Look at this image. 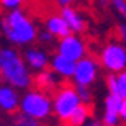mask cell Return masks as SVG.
<instances>
[{
	"label": "cell",
	"mask_w": 126,
	"mask_h": 126,
	"mask_svg": "<svg viewBox=\"0 0 126 126\" xmlns=\"http://www.w3.org/2000/svg\"><path fill=\"white\" fill-rule=\"evenodd\" d=\"M51 65H52V70H54L56 74L62 75V77H70V75H74L75 69H77V62L70 61V59L61 56V54H56V56L52 57Z\"/></svg>",
	"instance_id": "cell-10"
},
{
	"label": "cell",
	"mask_w": 126,
	"mask_h": 126,
	"mask_svg": "<svg viewBox=\"0 0 126 126\" xmlns=\"http://www.w3.org/2000/svg\"><path fill=\"white\" fill-rule=\"evenodd\" d=\"M89 115H90L89 108L85 107V105H80V107L75 110V113L70 116V120L67 121V125L69 126H82L85 123V120H87Z\"/></svg>",
	"instance_id": "cell-14"
},
{
	"label": "cell",
	"mask_w": 126,
	"mask_h": 126,
	"mask_svg": "<svg viewBox=\"0 0 126 126\" xmlns=\"http://www.w3.org/2000/svg\"><path fill=\"white\" fill-rule=\"evenodd\" d=\"M21 111L23 115L33 118V120H43L51 111V102L43 92H30L23 98L21 103Z\"/></svg>",
	"instance_id": "cell-5"
},
{
	"label": "cell",
	"mask_w": 126,
	"mask_h": 126,
	"mask_svg": "<svg viewBox=\"0 0 126 126\" xmlns=\"http://www.w3.org/2000/svg\"><path fill=\"white\" fill-rule=\"evenodd\" d=\"M16 126H39V125L36 123V120H33V118L23 115V116L16 118Z\"/></svg>",
	"instance_id": "cell-20"
},
{
	"label": "cell",
	"mask_w": 126,
	"mask_h": 126,
	"mask_svg": "<svg viewBox=\"0 0 126 126\" xmlns=\"http://www.w3.org/2000/svg\"><path fill=\"white\" fill-rule=\"evenodd\" d=\"M98 72V62L95 61L94 57L85 56L84 59H80L77 62V69L74 74V80L77 85H87L89 87L92 82L95 80Z\"/></svg>",
	"instance_id": "cell-7"
},
{
	"label": "cell",
	"mask_w": 126,
	"mask_h": 126,
	"mask_svg": "<svg viewBox=\"0 0 126 126\" xmlns=\"http://www.w3.org/2000/svg\"><path fill=\"white\" fill-rule=\"evenodd\" d=\"M100 3L103 5V7H107V5H110V0H98Z\"/></svg>",
	"instance_id": "cell-26"
},
{
	"label": "cell",
	"mask_w": 126,
	"mask_h": 126,
	"mask_svg": "<svg viewBox=\"0 0 126 126\" xmlns=\"http://www.w3.org/2000/svg\"><path fill=\"white\" fill-rule=\"evenodd\" d=\"M118 118H120V115H118V113L105 111V116H103V123H105V126H116V125H118Z\"/></svg>",
	"instance_id": "cell-19"
},
{
	"label": "cell",
	"mask_w": 126,
	"mask_h": 126,
	"mask_svg": "<svg viewBox=\"0 0 126 126\" xmlns=\"http://www.w3.org/2000/svg\"><path fill=\"white\" fill-rule=\"evenodd\" d=\"M0 2H2V7L7 8L8 12H12V10H18L20 7L25 3V0H0Z\"/></svg>",
	"instance_id": "cell-18"
},
{
	"label": "cell",
	"mask_w": 126,
	"mask_h": 126,
	"mask_svg": "<svg viewBox=\"0 0 126 126\" xmlns=\"http://www.w3.org/2000/svg\"><path fill=\"white\" fill-rule=\"evenodd\" d=\"M77 92H79V97L82 102H89L90 100V94H89L87 85H77Z\"/></svg>",
	"instance_id": "cell-21"
},
{
	"label": "cell",
	"mask_w": 126,
	"mask_h": 126,
	"mask_svg": "<svg viewBox=\"0 0 126 126\" xmlns=\"http://www.w3.org/2000/svg\"><path fill=\"white\" fill-rule=\"evenodd\" d=\"M61 16L67 21L72 33H84L85 31V18L72 7L61 8Z\"/></svg>",
	"instance_id": "cell-9"
},
{
	"label": "cell",
	"mask_w": 126,
	"mask_h": 126,
	"mask_svg": "<svg viewBox=\"0 0 126 126\" xmlns=\"http://www.w3.org/2000/svg\"><path fill=\"white\" fill-rule=\"evenodd\" d=\"M25 59H26V62H28L34 70H44V69H46V65H47L46 52L41 51V49H36V47L28 49L26 54H25Z\"/></svg>",
	"instance_id": "cell-11"
},
{
	"label": "cell",
	"mask_w": 126,
	"mask_h": 126,
	"mask_svg": "<svg viewBox=\"0 0 126 126\" xmlns=\"http://www.w3.org/2000/svg\"><path fill=\"white\" fill-rule=\"evenodd\" d=\"M118 36H120V41L126 46V23L118 25Z\"/></svg>",
	"instance_id": "cell-22"
},
{
	"label": "cell",
	"mask_w": 126,
	"mask_h": 126,
	"mask_svg": "<svg viewBox=\"0 0 126 126\" xmlns=\"http://www.w3.org/2000/svg\"><path fill=\"white\" fill-rule=\"evenodd\" d=\"M110 5L126 20V0H110Z\"/></svg>",
	"instance_id": "cell-17"
},
{
	"label": "cell",
	"mask_w": 126,
	"mask_h": 126,
	"mask_svg": "<svg viewBox=\"0 0 126 126\" xmlns=\"http://www.w3.org/2000/svg\"><path fill=\"white\" fill-rule=\"evenodd\" d=\"M2 31L5 38L13 44L25 46L31 44L38 38L36 26L33 25L30 16L25 13L23 10H12L3 16L2 20Z\"/></svg>",
	"instance_id": "cell-1"
},
{
	"label": "cell",
	"mask_w": 126,
	"mask_h": 126,
	"mask_svg": "<svg viewBox=\"0 0 126 126\" xmlns=\"http://www.w3.org/2000/svg\"><path fill=\"white\" fill-rule=\"evenodd\" d=\"M46 30L51 33L54 38H59V39L72 34L69 25H67V21L61 16V13L59 15H49V16H47L46 18Z\"/></svg>",
	"instance_id": "cell-8"
},
{
	"label": "cell",
	"mask_w": 126,
	"mask_h": 126,
	"mask_svg": "<svg viewBox=\"0 0 126 126\" xmlns=\"http://www.w3.org/2000/svg\"><path fill=\"white\" fill-rule=\"evenodd\" d=\"M36 85L39 92H49L57 85L56 82V72H51V70H43L36 75Z\"/></svg>",
	"instance_id": "cell-13"
},
{
	"label": "cell",
	"mask_w": 126,
	"mask_h": 126,
	"mask_svg": "<svg viewBox=\"0 0 126 126\" xmlns=\"http://www.w3.org/2000/svg\"><path fill=\"white\" fill-rule=\"evenodd\" d=\"M52 38H54V36H52V34L47 31V30H46V31L38 33V39H39V41H43V43H51Z\"/></svg>",
	"instance_id": "cell-23"
},
{
	"label": "cell",
	"mask_w": 126,
	"mask_h": 126,
	"mask_svg": "<svg viewBox=\"0 0 126 126\" xmlns=\"http://www.w3.org/2000/svg\"><path fill=\"white\" fill-rule=\"evenodd\" d=\"M85 51H87L85 49V43L74 33L59 39V44H57V54H61V56L67 57L70 61H75V62L84 59Z\"/></svg>",
	"instance_id": "cell-6"
},
{
	"label": "cell",
	"mask_w": 126,
	"mask_h": 126,
	"mask_svg": "<svg viewBox=\"0 0 126 126\" xmlns=\"http://www.w3.org/2000/svg\"><path fill=\"white\" fill-rule=\"evenodd\" d=\"M0 107L5 111H15L18 107V95L15 94L10 87H2L0 89Z\"/></svg>",
	"instance_id": "cell-12"
},
{
	"label": "cell",
	"mask_w": 126,
	"mask_h": 126,
	"mask_svg": "<svg viewBox=\"0 0 126 126\" xmlns=\"http://www.w3.org/2000/svg\"><path fill=\"white\" fill-rule=\"evenodd\" d=\"M116 95L126 98V70L116 75Z\"/></svg>",
	"instance_id": "cell-16"
},
{
	"label": "cell",
	"mask_w": 126,
	"mask_h": 126,
	"mask_svg": "<svg viewBox=\"0 0 126 126\" xmlns=\"http://www.w3.org/2000/svg\"><path fill=\"white\" fill-rule=\"evenodd\" d=\"M0 70L2 79L7 80L10 85L28 87L31 84V75L25 65V61L15 49L3 47L0 51Z\"/></svg>",
	"instance_id": "cell-2"
},
{
	"label": "cell",
	"mask_w": 126,
	"mask_h": 126,
	"mask_svg": "<svg viewBox=\"0 0 126 126\" xmlns=\"http://www.w3.org/2000/svg\"><path fill=\"white\" fill-rule=\"evenodd\" d=\"M90 126H100V125H90Z\"/></svg>",
	"instance_id": "cell-27"
},
{
	"label": "cell",
	"mask_w": 126,
	"mask_h": 126,
	"mask_svg": "<svg viewBox=\"0 0 126 126\" xmlns=\"http://www.w3.org/2000/svg\"><path fill=\"white\" fill-rule=\"evenodd\" d=\"M57 2V5L61 7V8H67V7H70V5L74 3L75 0H56Z\"/></svg>",
	"instance_id": "cell-24"
},
{
	"label": "cell",
	"mask_w": 126,
	"mask_h": 126,
	"mask_svg": "<svg viewBox=\"0 0 126 126\" xmlns=\"http://www.w3.org/2000/svg\"><path fill=\"white\" fill-rule=\"evenodd\" d=\"M100 64L111 72L126 70V46L120 41H111L100 51Z\"/></svg>",
	"instance_id": "cell-4"
},
{
	"label": "cell",
	"mask_w": 126,
	"mask_h": 126,
	"mask_svg": "<svg viewBox=\"0 0 126 126\" xmlns=\"http://www.w3.org/2000/svg\"><path fill=\"white\" fill-rule=\"evenodd\" d=\"M120 116L123 118V121L126 123V98L123 100V105H121V110H120Z\"/></svg>",
	"instance_id": "cell-25"
},
{
	"label": "cell",
	"mask_w": 126,
	"mask_h": 126,
	"mask_svg": "<svg viewBox=\"0 0 126 126\" xmlns=\"http://www.w3.org/2000/svg\"><path fill=\"white\" fill-rule=\"evenodd\" d=\"M123 100L120 95L116 94H110L107 98V111H111V113H118L120 115V110H121V105H123Z\"/></svg>",
	"instance_id": "cell-15"
},
{
	"label": "cell",
	"mask_w": 126,
	"mask_h": 126,
	"mask_svg": "<svg viewBox=\"0 0 126 126\" xmlns=\"http://www.w3.org/2000/svg\"><path fill=\"white\" fill-rule=\"evenodd\" d=\"M82 100L79 97V92H77V87H72V85L65 84L62 85L61 89L56 92L54 95V111L62 121H69L70 116L75 113V110L82 105Z\"/></svg>",
	"instance_id": "cell-3"
}]
</instances>
